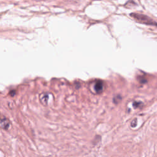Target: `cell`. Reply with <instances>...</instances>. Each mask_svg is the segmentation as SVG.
Masks as SVG:
<instances>
[{
	"label": "cell",
	"instance_id": "4",
	"mask_svg": "<svg viewBox=\"0 0 157 157\" xmlns=\"http://www.w3.org/2000/svg\"><path fill=\"white\" fill-rule=\"evenodd\" d=\"M133 106L134 108H139V107H141L143 106V103L140 101H134L133 104Z\"/></svg>",
	"mask_w": 157,
	"mask_h": 157
},
{
	"label": "cell",
	"instance_id": "3",
	"mask_svg": "<svg viewBox=\"0 0 157 157\" xmlns=\"http://www.w3.org/2000/svg\"><path fill=\"white\" fill-rule=\"evenodd\" d=\"M94 88H95V90L97 93H101L103 90V88H104L103 82L101 81H97L95 83Z\"/></svg>",
	"mask_w": 157,
	"mask_h": 157
},
{
	"label": "cell",
	"instance_id": "5",
	"mask_svg": "<svg viewBox=\"0 0 157 157\" xmlns=\"http://www.w3.org/2000/svg\"><path fill=\"white\" fill-rule=\"evenodd\" d=\"M122 99V97L120 95H117L116 96H115L113 99V101L115 104H118Z\"/></svg>",
	"mask_w": 157,
	"mask_h": 157
},
{
	"label": "cell",
	"instance_id": "2",
	"mask_svg": "<svg viewBox=\"0 0 157 157\" xmlns=\"http://www.w3.org/2000/svg\"><path fill=\"white\" fill-rule=\"evenodd\" d=\"M10 127V122L6 118H0V128L8 129Z\"/></svg>",
	"mask_w": 157,
	"mask_h": 157
},
{
	"label": "cell",
	"instance_id": "1",
	"mask_svg": "<svg viewBox=\"0 0 157 157\" xmlns=\"http://www.w3.org/2000/svg\"><path fill=\"white\" fill-rule=\"evenodd\" d=\"M131 16L139 23L150 25H157V23L155 22V21H154L150 17H147V15L134 13L131 14Z\"/></svg>",
	"mask_w": 157,
	"mask_h": 157
},
{
	"label": "cell",
	"instance_id": "6",
	"mask_svg": "<svg viewBox=\"0 0 157 157\" xmlns=\"http://www.w3.org/2000/svg\"><path fill=\"white\" fill-rule=\"evenodd\" d=\"M137 119H134L133 120L132 122V127H136V125H137Z\"/></svg>",
	"mask_w": 157,
	"mask_h": 157
}]
</instances>
